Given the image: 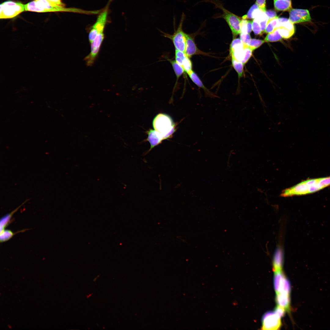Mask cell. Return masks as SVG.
I'll use <instances>...</instances> for the list:
<instances>
[{"instance_id": "52a82bcc", "label": "cell", "mask_w": 330, "mask_h": 330, "mask_svg": "<svg viewBox=\"0 0 330 330\" xmlns=\"http://www.w3.org/2000/svg\"><path fill=\"white\" fill-rule=\"evenodd\" d=\"M108 5L98 15L95 24L92 27L89 35V40L91 43L99 33L104 32L108 15Z\"/></svg>"}, {"instance_id": "836d02e7", "label": "cell", "mask_w": 330, "mask_h": 330, "mask_svg": "<svg viewBox=\"0 0 330 330\" xmlns=\"http://www.w3.org/2000/svg\"><path fill=\"white\" fill-rule=\"evenodd\" d=\"M265 13L268 17V20H270L277 16L276 12L273 10H270L266 11L265 12Z\"/></svg>"}, {"instance_id": "9a60e30c", "label": "cell", "mask_w": 330, "mask_h": 330, "mask_svg": "<svg viewBox=\"0 0 330 330\" xmlns=\"http://www.w3.org/2000/svg\"><path fill=\"white\" fill-rule=\"evenodd\" d=\"M30 199H26L21 205L12 212L7 214L1 218L0 221V233H1L5 230V228L10 223L11 218L15 212L17 211L23 205Z\"/></svg>"}, {"instance_id": "e0dca14e", "label": "cell", "mask_w": 330, "mask_h": 330, "mask_svg": "<svg viewBox=\"0 0 330 330\" xmlns=\"http://www.w3.org/2000/svg\"><path fill=\"white\" fill-rule=\"evenodd\" d=\"M188 74L192 81L198 87L203 89L206 94L210 97H215V96L204 86L199 77L193 71H192Z\"/></svg>"}, {"instance_id": "7402d4cb", "label": "cell", "mask_w": 330, "mask_h": 330, "mask_svg": "<svg viewBox=\"0 0 330 330\" xmlns=\"http://www.w3.org/2000/svg\"><path fill=\"white\" fill-rule=\"evenodd\" d=\"M231 59L232 65L237 72L238 77L240 78L242 77L243 75L244 64L232 57H231Z\"/></svg>"}, {"instance_id": "d590c367", "label": "cell", "mask_w": 330, "mask_h": 330, "mask_svg": "<svg viewBox=\"0 0 330 330\" xmlns=\"http://www.w3.org/2000/svg\"><path fill=\"white\" fill-rule=\"evenodd\" d=\"M175 61L179 65L183 67V60H182L180 58L175 57Z\"/></svg>"}, {"instance_id": "4dcf8cb0", "label": "cell", "mask_w": 330, "mask_h": 330, "mask_svg": "<svg viewBox=\"0 0 330 330\" xmlns=\"http://www.w3.org/2000/svg\"><path fill=\"white\" fill-rule=\"evenodd\" d=\"M245 57L242 62L244 64L248 62L251 57L253 51L249 46H246L245 47Z\"/></svg>"}, {"instance_id": "cb8c5ba5", "label": "cell", "mask_w": 330, "mask_h": 330, "mask_svg": "<svg viewBox=\"0 0 330 330\" xmlns=\"http://www.w3.org/2000/svg\"><path fill=\"white\" fill-rule=\"evenodd\" d=\"M265 42V41L263 40L254 38L251 39L248 46L252 51H253L261 46Z\"/></svg>"}, {"instance_id": "2e32d148", "label": "cell", "mask_w": 330, "mask_h": 330, "mask_svg": "<svg viewBox=\"0 0 330 330\" xmlns=\"http://www.w3.org/2000/svg\"><path fill=\"white\" fill-rule=\"evenodd\" d=\"M275 9L280 11H290L292 9L291 0H274Z\"/></svg>"}, {"instance_id": "5b68a950", "label": "cell", "mask_w": 330, "mask_h": 330, "mask_svg": "<svg viewBox=\"0 0 330 330\" xmlns=\"http://www.w3.org/2000/svg\"><path fill=\"white\" fill-rule=\"evenodd\" d=\"M0 8V19L13 18L25 11L24 5L19 2L11 0L1 4Z\"/></svg>"}, {"instance_id": "8d00e7d4", "label": "cell", "mask_w": 330, "mask_h": 330, "mask_svg": "<svg viewBox=\"0 0 330 330\" xmlns=\"http://www.w3.org/2000/svg\"><path fill=\"white\" fill-rule=\"evenodd\" d=\"M93 294V293L90 294L89 295H86V297L87 298H89Z\"/></svg>"}, {"instance_id": "277c9868", "label": "cell", "mask_w": 330, "mask_h": 330, "mask_svg": "<svg viewBox=\"0 0 330 330\" xmlns=\"http://www.w3.org/2000/svg\"><path fill=\"white\" fill-rule=\"evenodd\" d=\"M207 2L213 3L215 7L222 10V14L218 17L224 19L229 25L233 36H236L241 32V19L225 8L222 4L218 0H206Z\"/></svg>"}, {"instance_id": "f1b7e54d", "label": "cell", "mask_w": 330, "mask_h": 330, "mask_svg": "<svg viewBox=\"0 0 330 330\" xmlns=\"http://www.w3.org/2000/svg\"><path fill=\"white\" fill-rule=\"evenodd\" d=\"M259 9L258 6L255 3L251 6L246 15H244L242 17L243 19H251L253 18V13L255 10Z\"/></svg>"}, {"instance_id": "ac0fdd59", "label": "cell", "mask_w": 330, "mask_h": 330, "mask_svg": "<svg viewBox=\"0 0 330 330\" xmlns=\"http://www.w3.org/2000/svg\"><path fill=\"white\" fill-rule=\"evenodd\" d=\"M274 255L273 261V269L274 272L281 270L283 266V257L282 251L278 250Z\"/></svg>"}, {"instance_id": "9c48e42d", "label": "cell", "mask_w": 330, "mask_h": 330, "mask_svg": "<svg viewBox=\"0 0 330 330\" xmlns=\"http://www.w3.org/2000/svg\"><path fill=\"white\" fill-rule=\"evenodd\" d=\"M274 286L276 294H290V283L282 270L274 271Z\"/></svg>"}, {"instance_id": "83f0119b", "label": "cell", "mask_w": 330, "mask_h": 330, "mask_svg": "<svg viewBox=\"0 0 330 330\" xmlns=\"http://www.w3.org/2000/svg\"><path fill=\"white\" fill-rule=\"evenodd\" d=\"M50 6L55 7H64L65 5L61 0H44Z\"/></svg>"}, {"instance_id": "8992f818", "label": "cell", "mask_w": 330, "mask_h": 330, "mask_svg": "<svg viewBox=\"0 0 330 330\" xmlns=\"http://www.w3.org/2000/svg\"><path fill=\"white\" fill-rule=\"evenodd\" d=\"M185 17L183 13L179 24L177 29L172 35L162 32L164 36L169 38L172 41L176 49L185 53L186 46V39L185 33L182 30V24Z\"/></svg>"}, {"instance_id": "44dd1931", "label": "cell", "mask_w": 330, "mask_h": 330, "mask_svg": "<svg viewBox=\"0 0 330 330\" xmlns=\"http://www.w3.org/2000/svg\"><path fill=\"white\" fill-rule=\"evenodd\" d=\"M26 230H23L18 232L13 233L10 230H4L0 233V240L1 242H3L10 239L15 234L19 233L24 232Z\"/></svg>"}, {"instance_id": "d6986e66", "label": "cell", "mask_w": 330, "mask_h": 330, "mask_svg": "<svg viewBox=\"0 0 330 330\" xmlns=\"http://www.w3.org/2000/svg\"><path fill=\"white\" fill-rule=\"evenodd\" d=\"M282 38L278 28H276L273 32L267 34L264 41L266 42H277L281 40Z\"/></svg>"}, {"instance_id": "30bf717a", "label": "cell", "mask_w": 330, "mask_h": 330, "mask_svg": "<svg viewBox=\"0 0 330 330\" xmlns=\"http://www.w3.org/2000/svg\"><path fill=\"white\" fill-rule=\"evenodd\" d=\"M104 38V33H100L91 43L90 53L84 58V60L88 66H91L94 64Z\"/></svg>"}, {"instance_id": "e575fe53", "label": "cell", "mask_w": 330, "mask_h": 330, "mask_svg": "<svg viewBox=\"0 0 330 330\" xmlns=\"http://www.w3.org/2000/svg\"><path fill=\"white\" fill-rule=\"evenodd\" d=\"M252 23L251 20H248L247 23L248 33L250 34L252 30Z\"/></svg>"}, {"instance_id": "6da1fadb", "label": "cell", "mask_w": 330, "mask_h": 330, "mask_svg": "<svg viewBox=\"0 0 330 330\" xmlns=\"http://www.w3.org/2000/svg\"><path fill=\"white\" fill-rule=\"evenodd\" d=\"M330 186V176L309 178L285 189L280 196L286 197L305 195L315 193Z\"/></svg>"}, {"instance_id": "d4e9b609", "label": "cell", "mask_w": 330, "mask_h": 330, "mask_svg": "<svg viewBox=\"0 0 330 330\" xmlns=\"http://www.w3.org/2000/svg\"><path fill=\"white\" fill-rule=\"evenodd\" d=\"M277 28H278L279 33L282 38H284L287 39L290 38L294 33L283 26Z\"/></svg>"}, {"instance_id": "f546056e", "label": "cell", "mask_w": 330, "mask_h": 330, "mask_svg": "<svg viewBox=\"0 0 330 330\" xmlns=\"http://www.w3.org/2000/svg\"><path fill=\"white\" fill-rule=\"evenodd\" d=\"M240 39L244 44L248 46L249 44L251 39L250 34L240 33Z\"/></svg>"}, {"instance_id": "4316f807", "label": "cell", "mask_w": 330, "mask_h": 330, "mask_svg": "<svg viewBox=\"0 0 330 330\" xmlns=\"http://www.w3.org/2000/svg\"><path fill=\"white\" fill-rule=\"evenodd\" d=\"M189 58L187 57L183 61V68L187 74L192 71V63Z\"/></svg>"}, {"instance_id": "7c38bea8", "label": "cell", "mask_w": 330, "mask_h": 330, "mask_svg": "<svg viewBox=\"0 0 330 330\" xmlns=\"http://www.w3.org/2000/svg\"><path fill=\"white\" fill-rule=\"evenodd\" d=\"M148 135L146 140L149 142L150 147L148 152L154 147L161 144L163 140L161 135L154 129H150L147 131Z\"/></svg>"}, {"instance_id": "5bb4252c", "label": "cell", "mask_w": 330, "mask_h": 330, "mask_svg": "<svg viewBox=\"0 0 330 330\" xmlns=\"http://www.w3.org/2000/svg\"><path fill=\"white\" fill-rule=\"evenodd\" d=\"M276 299L278 306L284 309L285 310H289L290 302L289 294H276Z\"/></svg>"}, {"instance_id": "d6a6232c", "label": "cell", "mask_w": 330, "mask_h": 330, "mask_svg": "<svg viewBox=\"0 0 330 330\" xmlns=\"http://www.w3.org/2000/svg\"><path fill=\"white\" fill-rule=\"evenodd\" d=\"M175 57L180 58L183 61L188 57L185 53L177 49L175 50Z\"/></svg>"}, {"instance_id": "ffe728a7", "label": "cell", "mask_w": 330, "mask_h": 330, "mask_svg": "<svg viewBox=\"0 0 330 330\" xmlns=\"http://www.w3.org/2000/svg\"><path fill=\"white\" fill-rule=\"evenodd\" d=\"M278 17L277 16L270 20H268L264 32L269 33L273 31L277 28L278 24Z\"/></svg>"}, {"instance_id": "ba28073f", "label": "cell", "mask_w": 330, "mask_h": 330, "mask_svg": "<svg viewBox=\"0 0 330 330\" xmlns=\"http://www.w3.org/2000/svg\"><path fill=\"white\" fill-rule=\"evenodd\" d=\"M281 318L274 311L267 312L262 317V329L266 330L278 329L281 326Z\"/></svg>"}, {"instance_id": "4fadbf2b", "label": "cell", "mask_w": 330, "mask_h": 330, "mask_svg": "<svg viewBox=\"0 0 330 330\" xmlns=\"http://www.w3.org/2000/svg\"><path fill=\"white\" fill-rule=\"evenodd\" d=\"M186 46L185 53L189 57L200 52L197 48L193 38L189 35L185 34Z\"/></svg>"}, {"instance_id": "8fae6325", "label": "cell", "mask_w": 330, "mask_h": 330, "mask_svg": "<svg viewBox=\"0 0 330 330\" xmlns=\"http://www.w3.org/2000/svg\"><path fill=\"white\" fill-rule=\"evenodd\" d=\"M289 20L294 24L310 22L311 18L307 9H292L289 12Z\"/></svg>"}, {"instance_id": "603a6c76", "label": "cell", "mask_w": 330, "mask_h": 330, "mask_svg": "<svg viewBox=\"0 0 330 330\" xmlns=\"http://www.w3.org/2000/svg\"><path fill=\"white\" fill-rule=\"evenodd\" d=\"M169 61L172 64L177 79L179 78L185 71L183 68L179 65L175 60H169Z\"/></svg>"}, {"instance_id": "3957f363", "label": "cell", "mask_w": 330, "mask_h": 330, "mask_svg": "<svg viewBox=\"0 0 330 330\" xmlns=\"http://www.w3.org/2000/svg\"><path fill=\"white\" fill-rule=\"evenodd\" d=\"M25 11L39 13L67 12L87 14V11L74 8L55 7L49 5L44 0H33L24 5Z\"/></svg>"}, {"instance_id": "7a4b0ae2", "label": "cell", "mask_w": 330, "mask_h": 330, "mask_svg": "<svg viewBox=\"0 0 330 330\" xmlns=\"http://www.w3.org/2000/svg\"><path fill=\"white\" fill-rule=\"evenodd\" d=\"M152 124L154 129L163 140L171 138L176 130V125L171 117L164 113H160L156 115Z\"/></svg>"}, {"instance_id": "484cf974", "label": "cell", "mask_w": 330, "mask_h": 330, "mask_svg": "<svg viewBox=\"0 0 330 330\" xmlns=\"http://www.w3.org/2000/svg\"><path fill=\"white\" fill-rule=\"evenodd\" d=\"M252 30L255 35H261L263 33L258 22L256 19H254L252 21Z\"/></svg>"}, {"instance_id": "1f68e13d", "label": "cell", "mask_w": 330, "mask_h": 330, "mask_svg": "<svg viewBox=\"0 0 330 330\" xmlns=\"http://www.w3.org/2000/svg\"><path fill=\"white\" fill-rule=\"evenodd\" d=\"M255 4L258 8L264 12H266V0H256Z\"/></svg>"}, {"instance_id": "74e56055", "label": "cell", "mask_w": 330, "mask_h": 330, "mask_svg": "<svg viewBox=\"0 0 330 330\" xmlns=\"http://www.w3.org/2000/svg\"><path fill=\"white\" fill-rule=\"evenodd\" d=\"M99 276H100L99 275H98V276H97V277H96V278H94V281H96V280L97 279V278L98 277H99Z\"/></svg>"}]
</instances>
